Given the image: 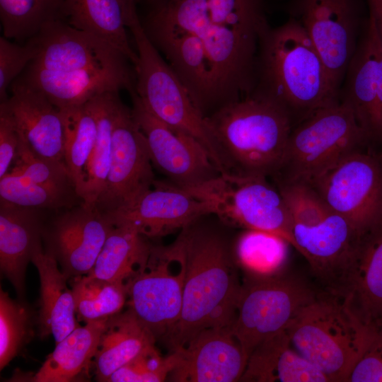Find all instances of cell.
<instances>
[{
	"instance_id": "obj_1",
	"label": "cell",
	"mask_w": 382,
	"mask_h": 382,
	"mask_svg": "<svg viewBox=\"0 0 382 382\" xmlns=\"http://www.w3.org/2000/svg\"><path fill=\"white\" fill-rule=\"evenodd\" d=\"M143 28L207 118L255 86L265 0H151Z\"/></svg>"
},
{
	"instance_id": "obj_2",
	"label": "cell",
	"mask_w": 382,
	"mask_h": 382,
	"mask_svg": "<svg viewBox=\"0 0 382 382\" xmlns=\"http://www.w3.org/2000/svg\"><path fill=\"white\" fill-rule=\"evenodd\" d=\"M216 216V215H215ZM214 214L202 215L180 230L178 238L186 259L179 318L162 338L172 350L185 346L199 331L231 328L243 286L239 283L233 243Z\"/></svg>"
},
{
	"instance_id": "obj_3",
	"label": "cell",
	"mask_w": 382,
	"mask_h": 382,
	"mask_svg": "<svg viewBox=\"0 0 382 382\" xmlns=\"http://www.w3.org/2000/svg\"><path fill=\"white\" fill-rule=\"evenodd\" d=\"M251 93L279 104L294 126L316 110L340 101L312 41L301 25L289 17L262 35Z\"/></svg>"
},
{
	"instance_id": "obj_4",
	"label": "cell",
	"mask_w": 382,
	"mask_h": 382,
	"mask_svg": "<svg viewBox=\"0 0 382 382\" xmlns=\"http://www.w3.org/2000/svg\"><path fill=\"white\" fill-rule=\"evenodd\" d=\"M206 119L221 154L224 174L272 178L277 173L294 127L279 104L251 93Z\"/></svg>"
},
{
	"instance_id": "obj_5",
	"label": "cell",
	"mask_w": 382,
	"mask_h": 382,
	"mask_svg": "<svg viewBox=\"0 0 382 382\" xmlns=\"http://www.w3.org/2000/svg\"><path fill=\"white\" fill-rule=\"evenodd\" d=\"M286 330L294 349L330 381L348 382L375 330L364 326L340 298L325 291Z\"/></svg>"
},
{
	"instance_id": "obj_6",
	"label": "cell",
	"mask_w": 382,
	"mask_h": 382,
	"mask_svg": "<svg viewBox=\"0 0 382 382\" xmlns=\"http://www.w3.org/2000/svg\"><path fill=\"white\" fill-rule=\"evenodd\" d=\"M136 4L134 1L131 5L127 27L134 40L138 56L134 67L137 96L160 120L200 142L222 173L221 152L207 119L197 108L183 82L148 37Z\"/></svg>"
},
{
	"instance_id": "obj_7",
	"label": "cell",
	"mask_w": 382,
	"mask_h": 382,
	"mask_svg": "<svg viewBox=\"0 0 382 382\" xmlns=\"http://www.w3.org/2000/svg\"><path fill=\"white\" fill-rule=\"evenodd\" d=\"M366 143L352 110L340 100L316 110L293 127L281 165L272 178L276 184L309 185Z\"/></svg>"
},
{
	"instance_id": "obj_8",
	"label": "cell",
	"mask_w": 382,
	"mask_h": 382,
	"mask_svg": "<svg viewBox=\"0 0 382 382\" xmlns=\"http://www.w3.org/2000/svg\"><path fill=\"white\" fill-rule=\"evenodd\" d=\"M267 178L221 174L187 191L207 202L212 214L228 226L269 233L296 248L291 216L279 190Z\"/></svg>"
},
{
	"instance_id": "obj_9",
	"label": "cell",
	"mask_w": 382,
	"mask_h": 382,
	"mask_svg": "<svg viewBox=\"0 0 382 382\" xmlns=\"http://www.w3.org/2000/svg\"><path fill=\"white\" fill-rule=\"evenodd\" d=\"M30 39L37 55L27 68L54 79L82 81L104 76L135 77L132 63L116 47L64 21L48 23Z\"/></svg>"
},
{
	"instance_id": "obj_10",
	"label": "cell",
	"mask_w": 382,
	"mask_h": 382,
	"mask_svg": "<svg viewBox=\"0 0 382 382\" xmlns=\"http://www.w3.org/2000/svg\"><path fill=\"white\" fill-rule=\"evenodd\" d=\"M366 5V0H289L286 7L306 30L339 96L368 20Z\"/></svg>"
},
{
	"instance_id": "obj_11",
	"label": "cell",
	"mask_w": 382,
	"mask_h": 382,
	"mask_svg": "<svg viewBox=\"0 0 382 382\" xmlns=\"http://www.w3.org/2000/svg\"><path fill=\"white\" fill-rule=\"evenodd\" d=\"M318 293L298 278L259 277L242 288L231 331L247 359L267 338L287 328Z\"/></svg>"
},
{
	"instance_id": "obj_12",
	"label": "cell",
	"mask_w": 382,
	"mask_h": 382,
	"mask_svg": "<svg viewBox=\"0 0 382 382\" xmlns=\"http://www.w3.org/2000/svg\"><path fill=\"white\" fill-rule=\"evenodd\" d=\"M185 274V255L177 237L167 246L152 245L146 262L127 286L128 308L156 340L179 318Z\"/></svg>"
},
{
	"instance_id": "obj_13",
	"label": "cell",
	"mask_w": 382,
	"mask_h": 382,
	"mask_svg": "<svg viewBox=\"0 0 382 382\" xmlns=\"http://www.w3.org/2000/svg\"><path fill=\"white\" fill-rule=\"evenodd\" d=\"M309 185L359 235L382 221V158L378 155L354 151Z\"/></svg>"
},
{
	"instance_id": "obj_14",
	"label": "cell",
	"mask_w": 382,
	"mask_h": 382,
	"mask_svg": "<svg viewBox=\"0 0 382 382\" xmlns=\"http://www.w3.org/2000/svg\"><path fill=\"white\" fill-rule=\"evenodd\" d=\"M155 180L146 137L132 109L120 98L113 118L109 172L96 205L106 213L125 209L151 188Z\"/></svg>"
},
{
	"instance_id": "obj_15",
	"label": "cell",
	"mask_w": 382,
	"mask_h": 382,
	"mask_svg": "<svg viewBox=\"0 0 382 382\" xmlns=\"http://www.w3.org/2000/svg\"><path fill=\"white\" fill-rule=\"evenodd\" d=\"M130 95L132 115L146 137L152 164L168 181L190 190L221 174L200 142L157 118L136 91Z\"/></svg>"
},
{
	"instance_id": "obj_16",
	"label": "cell",
	"mask_w": 382,
	"mask_h": 382,
	"mask_svg": "<svg viewBox=\"0 0 382 382\" xmlns=\"http://www.w3.org/2000/svg\"><path fill=\"white\" fill-rule=\"evenodd\" d=\"M325 291L340 298L366 328L382 326V221L359 236Z\"/></svg>"
},
{
	"instance_id": "obj_17",
	"label": "cell",
	"mask_w": 382,
	"mask_h": 382,
	"mask_svg": "<svg viewBox=\"0 0 382 382\" xmlns=\"http://www.w3.org/2000/svg\"><path fill=\"white\" fill-rule=\"evenodd\" d=\"M112 224L96 205L71 208L57 216L43 236L46 252L57 260L69 279L86 275L93 269Z\"/></svg>"
},
{
	"instance_id": "obj_18",
	"label": "cell",
	"mask_w": 382,
	"mask_h": 382,
	"mask_svg": "<svg viewBox=\"0 0 382 382\" xmlns=\"http://www.w3.org/2000/svg\"><path fill=\"white\" fill-rule=\"evenodd\" d=\"M112 225L126 226L147 238L181 230L198 217L212 214L209 204L170 181L154 185L130 207L106 213Z\"/></svg>"
},
{
	"instance_id": "obj_19",
	"label": "cell",
	"mask_w": 382,
	"mask_h": 382,
	"mask_svg": "<svg viewBox=\"0 0 382 382\" xmlns=\"http://www.w3.org/2000/svg\"><path fill=\"white\" fill-rule=\"evenodd\" d=\"M173 352L178 359L168 378L178 382L240 381L248 360L230 328L202 330Z\"/></svg>"
},
{
	"instance_id": "obj_20",
	"label": "cell",
	"mask_w": 382,
	"mask_h": 382,
	"mask_svg": "<svg viewBox=\"0 0 382 382\" xmlns=\"http://www.w3.org/2000/svg\"><path fill=\"white\" fill-rule=\"evenodd\" d=\"M382 42L369 16L340 91V100L352 110L367 142H378L376 107Z\"/></svg>"
},
{
	"instance_id": "obj_21",
	"label": "cell",
	"mask_w": 382,
	"mask_h": 382,
	"mask_svg": "<svg viewBox=\"0 0 382 382\" xmlns=\"http://www.w3.org/2000/svg\"><path fill=\"white\" fill-rule=\"evenodd\" d=\"M4 104L21 135L39 156L64 163V127L59 108L41 91L16 79Z\"/></svg>"
},
{
	"instance_id": "obj_22",
	"label": "cell",
	"mask_w": 382,
	"mask_h": 382,
	"mask_svg": "<svg viewBox=\"0 0 382 382\" xmlns=\"http://www.w3.org/2000/svg\"><path fill=\"white\" fill-rule=\"evenodd\" d=\"M296 248L328 290L348 259L359 236L345 218L331 212L319 224H294Z\"/></svg>"
},
{
	"instance_id": "obj_23",
	"label": "cell",
	"mask_w": 382,
	"mask_h": 382,
	"mask_svg": "<svg viewBox=\"0 0 382 382\" xmlns=\"http://www.w3.org/2000/svg\"><path fill=\"white\" fill-rule=\"evenodd\" d=\"M45 225L39 209L0 199V268L20 300L25 295L27 266L33 253L42 248Z\"/></svg>"
},
{
	"instance_id": "obj_24",
	"label": "cell",
	"mask_w": 382,
	"mask_h": 382,
	"mask_svg": "<svg viewBox=\"0 0 382 382\" xmlns=\"http://www.w3.org/2000/svg\"><path fill=\"white\" fill-rule=\"evenodd\" d=\"M31 262L37 270L40 281L37 317L39 335L42 339L52 335L57 344L80 325L73 292L68 286V279L50 253L40 248L33 253Z\"/></svg>"
},
{
	"instance_id": "obj_25",
	"label": "cell",
	"mask_w": 382,
	"mask_h": 382,
	"mask_svg": "<svg viewBox=\"0 0 382 382\" xmlns=\"http://www.w3.org/2000/svg\"><path fill=\"white\" fill-rule=\"evenodd\" d=\"M153 332L129 308L108 318L93 359L96 379L107 382L120 367L156 346Z\"/></svg>"
},
{
	"instance_id": "obj_26",
	"label": "cell",
	"mask_w": 382,
	"mask_h": 382,
	"mask_svg": "<svg viewBox=\"0 0 382 382\" xmlns=\"http://www.w3.org/2000/svg\"><path fill=\"white\" fill-rule=\"evenodd\" d=\"M108 318L79 325L56 344L41 367L28 377L34 382H72L88 377Z\"/></svg>"
},
{
	"instance_id": "obj_27",
	"label": "cell",
	"mask_w": 382,
	"mask_h": 382,
	"mask_svg": "<svg viewBox=\"0 0 382 382\" xmlns=\"http://www.w3.org/2000/svg\"><path fill=\"white\" fill-rule=\"evenodd\" d=\"M134 1L65 0L64 21L111 44L134 67L138 56L132 48L126 32L128 13Z\"/></svg>"
},
{
	"instance_id": "obj_28",
	"label": "cell",
	"mask_w": 382,
	"mask_h": 382,
	"mask_svg": "<svg viewBox=\"0 0 382 382\" xmlns=\"http://www.w3.org/2000/svg\"><path fill=\"white\" fill-rule=\"evenodd\" d=\"M147 238L126 226L112 225L88 275L128 286L146 262L151 248Z\"/></svg>"
},
{
	"instance_id": "obj_29",
	"label": "cell",
	"mask_w": 382,
	"mask_h": 382,
	"mask_svg": "<svg viewBox=\"0 0 382 382\" xmlns=\"http://www.w3.org/2000/svg\"><path fill=\"white\" fill-rule=\"evenodd\" d=\"M119 92L101 93L91 100L97 122V137L83 182L77 196L86 204L96 205L103 190L110 168L112 123Z\"/></svg>"
},
{
	"instance_id": "obj_30",
	"label": "cell",
	"mask_w": 382,
	"mask_h": 382,
	"mask_svg": "<svg viewBox=\"0 0 382 382\" xmlns=\"http://www.w3.org/2000/svg\"><path fill=\"white\" fill-rule=\"evenodd\" d=\"M60 110L64 127V163L77 195L96 144V119L90 100Z\"/></svg>"
},
{
	"instance_id": "obj_31",
	"label": "cell",
	"mask_w": 382,
	"mask_h": 382,
	"mask_svg": "<svg viewBox=\"0 0 382 382\" xmlns=\"http://www.w3.org/2000/svg\"><path fill=\"white\" fill-rule=\"evenodd\" d=\"M64 3L65 0H0L3 36L27 41L48 23L64 21Z\"/></svg>"
},
{
	"instance_id": "obj_32",
	"label": "cell",
	"mask_w": 382,
	"mask_h": 382,
	"mask_svg": "<svg viewBox=\"0 0 382 382\" xmlns=\"http://www.w3.org/2000/svg\"><path fill=\"white\" fill-rule=\"evenodd\" d=\"M78 321L84 324L108 318L120 312L127 302V287L90 275L68 280Z\"/></svg>"
},
{
	"instance_id": "obj_33",
	"label": "cell",
	"mask_w": 382,
	"mask_h": 382,
	"mask_svg": "<svg viewBox=\"0 0 382 382\" xmlns=\"http://www.w3.org/2000/svg\"><path fill=\"white\" fill-rule=\"evenodd\" d=\"M283 238L275 235L247 229L233 243L236 262L248 272L267 277L281 270L287 257V246Z\"/></svg>"
},
{
	"instance_id": "obj_34",
	"label": "cell",
	"mask_w": 382,
	"mask_h": 382,
	"mask_svg": "<svg viewBox=\"0 0 382 382\" xmlns=\"http://www.w3.org/2000/svg\"><path fill=\"white\" fill-rule=\"evenodd\" d=\"M33 335L32 311L0 289V369L18 356Z\"/></svg>"
},
{
	"instance_id": "obj_35",
	"label": "cell",
	"mask_w": 382,
	"mask_h": 382,
	"mask_svg": "<svg viewBox=\"0 0 382 382\" xmlns=\"http://www.w3.org/2000/svg\"><path fill=\"white\" fill-rule=\"evenodd\" d=\"M70 191L74 187L39 184L11 172L0 178V199L22 207L59 209L69 203Z\"/></svg>"
},
{
	"instance_id": "obj_36",
	"label": "cell",
	"mask_w": 382,
	"mask_h": 382,
	"mask_svg": "<svg viewBox=\"0 0 382 382\" xmlns=\"http://www.w3.org/2000/svg\"><path fill=\"white\" fill-rule=\"evenodd\" d=\"M15 163L8 172L39 184L74 187L65 164L37 155L21 134Z\"/></svg>"
},
{
	"instance_id": "obj_37",
	"label": "cell",
	"mask_w": 382,
	"mask_h": 382,
	"mask_svg": "<svg viewBox=\"0 0 382 382\" xmlns=\"http://www.w3.org/2000/svg\"><path fill=\"white\" fill-rule=\"evenodd\" d=\"M178 359L175 352L162 357L156 346L115 371L107 382H161L168 378Z\"/></svg>"
},
{
	"instance_id": "obj_38",
	"label": "cell",
	"mask_w": 382,
	"mask_h": 382,
	"mask_svg": "<svg viewBox=\"0 0 382 382\" xmlns=\"http://www.w3.org/2000/svg\"><path fill=\"white\" fill-rule=\"evenodd\" d=\"M276 185L294 224L314 226L332 212L315 190L308 185L299 183Z\"/></svg>"
},
{
	"instance_id": "obj_39",
	"label": "cell",
	"mask_w": 382,
	"mask_h": 382,
	"mask_svg": "<svg viewBox=\"0 0 382 382\" xmlns=\"http://www.w3.org/2000/svg\"><path fill=\"white\" fill-rule=\"evenodd\" d=\"M37 55V47L30 39L23 45L0 37V100L8 98L7 89Z\"/></svg>"
},
{
	"instance_id": "obj_40",
	"label": "cell",
	"mask_w": 382,
	"mask_h": 382,
	"mask_svg": "<svg viewBox=\"0 0 382 382\" xmlns=\"http://www.w3.org/2000/svg\"><path fill=\"white\" fill-rule=\"evenodd\" d=\"M348 382H382V326L373 332Z\"/></svg>"
},
{
	"instance_id": "obj_41",
	"label": "cell",
	"mask_w": 382,
	"mask_h": 382,
	"mask_svg": "<svg viewBox=\"0 0 382 382\" xmlns=\"http://www.w3.org/2000/svg\"><path fill=\"white\" fill-rule=\"evenodd\" d=\"M20 142V134L8 110L0 104V178L8 172L15 161Z\"/></svg>"
},
{
	"instance_id": "obj_42",
	"label": "cell",
	"mask_w": 382,
	"mask_h": 382,
	"mask_svg": "<svg viewBox=\"0 0 382 382\" xmlns=\"http://www.w3.org/2000/svg\"><path fill=\"white\" fill-rule=\"evenodd\" d=\"M369 16L373 20L382 42V0H366Z\"/></svg>"
},
{
	"instance_id": "obj_43",
	"label": "cell",
	"mask_w": 382,
	"mask_h": 382,
	"mask_svg": "<svg viewBox=\"0 0 382 382\" xmlns=\"http://www.w3.org/2000/svg\"><path fill=\"white\" fill-rule=\"evenodd\" d=\"M376 107L378 122V142L382 144V50L380 58L379 78L377 90Z\"/></svg>"
},
{
	"instance_id": "obj_44",
	"label": "cell",
	"mask_w": 382,
	"mask_h": 382,
	"mask_svg": "<svg viewBox=\"0 0 382 382\" xmlns=\"http://www.w3.org/2000/svg\"><path fill=\"white\" fill-rule=\"evenodd\" d=\"M139 1H144V0H136V2L137 3ZM146 1H151V0H146Z\"/></svg>"
}]
</instances>
